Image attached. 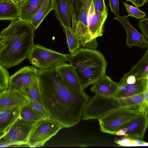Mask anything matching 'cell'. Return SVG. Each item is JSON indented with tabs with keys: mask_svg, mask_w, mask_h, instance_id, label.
<instances>
[{
	"mask_svg": "<svg viewBox=\"0 0 148 148\" xmlns=\"http://www.w3.org/2000/svg\"><path fill=\"white\" fill-rule=\"evenodd\" d=\"M38 76L50 118L59 123L63 128L79 123L82 120L84 108L90 99L89 96L84 90H77L68 85L55 68L38 69Z\"/></svg>",
	"mask_w": 148,
	"mask_h": 148,
	"instance_id": "1",
	"label": "cell"
},
{
	"mask_svg": "<svg viewBox=\"0 0 148 148\" xmlns=\"http://www.w3.org/2000/svg\"><path fill=\"white\" fill-rule=\"evenodd\" d=\"M35 30L28 22L11 21L0 34V65L10 69L28 58L34 45Z\"/></svg>",
	"mask_w": 148,
	"mask_h": 148,
	"instance_id": "2",
	"label": "cell"
},
{
	"mask_svg": "<svg viewBox=\"0 0 148 148\" xmlns=\"http://www.w3.org/2000/svg\"><path fill=\"white\" fill-rule=\"evenodd\" d=\"M66 56L84 90L105 75L107 61L98 50L81 47Z\"/></svg>",
	"mask_w": 148,
	"mask_h": 148,
	"instance_id": "3",
	"label": "cell"
},
{
	"mask_svg": "<svg viewBox=\"0 0 148 148\" xmlns=\"http://www.w3.org/2000/svg\"><path fill=\"white\" fill-rule=\"evenodd\" d=\"M140 108L130 107L118 109L111 111L98 119L100 131L116 135L141 113Z\"/></svg>",
	"mask_w": 148,
	"mask_h": 148,
	"instance_id": "4",
	"label": "cell"
},
{
	"mask_svg": "<svg viewBox=\"0 0 148 148\" xmlns=\"http://www.w3.org/2000/svg\"><path fill=\"white\" fill-rule=\"evenodd\" d=\"M37 122L18 118L0 137V147L12 145H28L29 136Z\"/></svg>",
	"mask_w": 148,
	"mask_h": 148,
	"instance_id": "5",
	"label": "cell"
},
{
	"mask_svg": "<svg viewBox=\"0 0 148 148\" xmlns=\"http://www.w3.org/2000/svg\"><path fill=\"white\" fill-rule=\"evenodd\" d=\"M30 63L40 70L55 68L67 61L66 54L34 45L28 58Z\"/></svg>",
	"mask_w": 148,
	"mask_h": 148,
	"instance_id": "6",
	"label": "cell"
},
{
	"mask_svg": "<svg viewBox=\"0 0 148 148\" xmlns=\"http://www.w3.org/2000/svg\"><path fill=\"white\" fill-rule=\"evenodd\" d=\"M93 0H82L76 23L72 28L78 38L80 47L95 49L98 46L96 39H93L90 32L88 21L89 8Z\"/></svg>",
	"mask_w": 148,
	"mask_h": 148,
	"instance_id": "7",
	"label": "cell"
},
{
	"mask_svg": "<svg viewBox=\"0 0 148 148\" xmlns=\"http://www.w3.org/2000/svg\"><path fill=\"white\" fill-rule=\"evenodd\" d=\"M62 128L59 123L50 118L37 121L29 136L28 145L31 147L43 146Z\"/></svg>",
	"mask_w": 148,
	"mask_h": 148,
	"instance_id": "8",
	"label": "cell"
},
{
	"mask_svg": "<svg viewBox=\"0 0 148 148\" xmlns=\"http://www.w3.org/2000/svg\"><path fill=\"white\" fill-rule=\"evenodd\" d=\"M38 71L33 66L21 68L10 77L8 88L21 91L28 88L38 76Z\"/></svg>",
	"mask_w": 148,
	"mask_h": 148,
	"instance_id": "9",
	"label": "cell"
},
{
	"mask_svg": "<svg viewBox=\"0 0 148 148\" xmlns=\"http://www.w3.org/2000/svg\"><path fill=\"white\" fill-rule=\"evenodd\" d=\"M128 15H124L114 18L122 25L126 31L127 38L125 45L129 48L135 46L142 49L147 48L148 42L143 35L130 24L128 18Z\"/></svg>",
	"mask_w": 148,
	"mask_h": 148,
	"instance_id": "10",
	"label": "cell"
},
{
	"mask_svg": "<svg viewBox=\"0 0 148 148\" xmlns=\"http://www.w3.org/2000/svg\"><path fill=\"white\" fill-rule=\"evenodd\" d=\"M29 99L20 91L8 88L0 93V109L21 107L28 103Z\"/></svg>",
	"mask_w": 148,
	"mask_h": 148,
	"instance_id": "11",
	"label": "cell"
},
{
	"mask_svg": "<svg viewBox=\"0 0 148 148\" xmlns=\"http://www.w3.org/2000/svg\"><path fill=\"white\" fill-rule=\"evenodd\" d=\"M148 126V114L141 113L138 116L124 127V136L129 138L142 139Z\"/></svg>",
	"mask_w": 148,
	"mask_h": 148,
	"instance_id": "12",
	"label": "cell"
},
{
	"mask_svg": "<svg viewBox=\"0 0 148 148\" xmlns=\"http://www.w3.org/2000/svg\"><path fill=\"white\" fill-rule=\"evenodd\" d=\"M55 16L63 29V25L72 27L71 0H53Z\"/></svg>",
	"mask_w": 148,
	"mask_h": 148,
	"instance_id": "13",
	"label": "cell"
},
{
	"mask_svg": "<svg viewBox=\"0 0 148 148\" xmlns=\"http://www.w3.org/2000/svg\"><path fill=\"white\" fill-rule=\"evenodd\" d=\"M118 86V83L114 82L105 75L93 84L90 91L105 97L114 96Z\"/></svg>",
	"mask_w": 148,
	"mask_h": 148,
	"instance_id": "14",
	"label": "cell"
},
{
	"mask_svg": "<svg viewBox=\"0 0 148 148\" xmlns=\"http://www.w3.org/2000/svg\"><path fill=\"white\" fill-rule=\"evenodd\" d=\"M55 68L68 85L77 90H84L76 72L71 64L65 63Z\"/></svg>",
	"mask_w": 148,
	"mask_h": 148,
	"instance_id": "15",
	"label": "cell"
},
{
	"mask_svg": "<svg viewBox=\"0 0 148 148\" xmlns=\"http://www.w3.org/2000/svg\"><path fill=\"white\" fill-rule=\"evenodd\" d=\"M45 0H25L18 5L20 20L30 22Z\"/></svg>",
	"mask_w": 148,
	"mask_h": 148,
	"instance_id": "16",
	"label": "cell"
},
{
	"mask_svg": "<svg viewBox=\"0 0 148 148\" xmlns=\"http://www.w3.org/2000/svg\"><path fill=\"white\" fill-rule=\"evenodd\" d=\"M21 106L9 109H0V137L18 119Z\"/></svg>",
	"mask_w": 148,
	"mask_h": 148,
	"instance_id": "17",
	"label": "cell"
},
{
	"mask_svg": "<svg viewBox=\"0 0 148 148\" xmlns=\"http://www.w3.org/2000/svg\"><path fill=\"white\" fill-rule=\"evenodd\" d=\"M108 11V10L103 12L95 10V13L88 24L89 30L93 39H96L103 35L104 24Z\"/></svg>",
	"mask_w": 148,
	"mask_h": 148,
	"instance_id": "18",
	"label": "cell"
},
{
	"mask_svg": "<svg viewBox=\"0 0 148 148\" xmlns=\"http://www.w3.org/2000/svg\"><path fill=\"white\" fill-rule=\"evenodd\" d=\"M145 79H136V82L133 84L126 86L119 85L118 90L114 97L123 98L131 96L144 92Z\"/></svg>",
	"mask_w": 148,
	"mask_h": 148,
	"instance_id": "19",
	"label": "cell"
},
{
	"mask_svg": "<svg viewBox=\"0 0 148 148\" xmlns=\"http://www.w3.org/2000/svg\"><path fill=\"white\" fill-rule=\"evenodd\" d=\"M124 75H134L136 79L148 77V47L141 58L132 67L129 72Z\"/></svg>",
	"mask_w": 148,
	"mask_h": 148,
	"instance_id": "20",
	"label": "cell"
},
{
	"mask_svg": "<svg viewBox=\"0 0 148 148\" xmlns=\"http://www.w3.org/2000/svg\"><path fill=\"white\" fill-rule=\"evenodd\" d=\"M20 19L18 5L14 2H0V20L15 21Z\"/></svg>",
	"mask_w": 148,
	"mask_h": 148,
	"instance_id": "21",
	"label": "cell"
},
{
	"mask_svg": "<svg viewBox=\"0 0 148 148\" xmlns=\"http://www.w3.org/2000/svg\"><path fill=\"white\" fill-rule=\"evenodd\" d=\"M20 91L26 95L29 99L37 101L45 106L42 88L38 76L28 88Z\"/></svg>",
	"mask_w": 148,
	"mask_h": 148,
	"instance_id": "22",
	"label": "cell"
},
{
	"mask_svg": "<svg viewBox=\"0 0 148 148\" xmlns=\"http://www.w3.org/2000/svg\"><path fill=\"white\" fill-rule=\"evenodd\" d=\"M53 9V0H45L29 23L36 30L48 14Z\"/></svg>",
	"mask_w": 148,
	"mask_h": 148,
	"instance_id": "23",
	"label": "cell"
},
{
	"mask_svg": "<svg viewBox=\"0 0 148 148\" xmlns=\"http://www.w3.org/2000/svg\"><path fill=\"white\" fill-rule=\"evenodd\" d=\"M18 118L29 121H36L46 118L29 103L21 107Z\"/></svg>",
	"mask_w": 148,
	"mask_h": 148,
	"instance_id": "24",
	"label": "cell"
},
{
	"mask_svg": "<svg viewBox=\"0 0 148 148\" xmlns=\"http://www.w3.org/2000/svg\"><path fill=\"white\" fill-rule=\"evenodd\" d=\"M63 30L65 33L69 51L73 53L80 48L79 40L75 35L72 27L63 25Z\"/></svg>",
	"mask_w": 148,
	"mask_h": 148,
	"instance_id": "25",
	"label": "cell"
},
{
	"mask_svg": "<svg viewBox=\"0 0 148 148\" xmlns=\"http://www.w3.org/2000/svg\"><path fill=\"white\" fill-rule=\"evenodd\" d=\"M114 142L121 146H145L146 142L142 139H133L125 136L119 139H116Z\"/></svg>",
	"mask_w": 148,
	"mask_h": 148,
	"instance_id": "26",
	"label": "cell"
},
{
	"mask_svg": "<svg viewBox=\"0 0 148 148\" xmlns=\"http://www.w3.org/2000/svg\"><path fill=\"white\" fill-rule=\"evenodd\" d=\"M9 78L6 68L0 65V93L8 88Z\"/></svg>",
	"mask_w": 148,
	"mask_h": 148,
	"instance_id": "27",
	"label": "cell"
},
{
	"mask_svg": "<svg viewBox=\"0 0 148 148\" xmlns=\"http://www.w3.org/2000/svg\"><path fill=\"white\" fill-rule=\"evenodd\" d=\"M125 8L128 15L131 17H134L136 19H142L146 16L145 12L140 10L138 8L134 7L129 4L122 2Z\"/></svg>",
	"mask_w": 148,
	"mask_h": 148,
	"instance_id": "28",
	"label": "cell"
},
{
	"mask_svg": "<svg viewBox=\"0 0 148 148\" xmlns=\"http://www.w3.org/2000/svg\"><path fill=\"white\" fill-rule=\"evenodd\" d=\"M82 0H71V11L72 17V28L75 26L77 17L80 9Z\"/></svg>",
	"mask_w": 148,
	"mask_h": 148,
	"instance_id": "29",
	"label": "cell"
},
{
	"mask_svg": "<svg viewBox=\"0 0 148 148\" xmlns=\"http://www.w3.org/2000/svg\"><path fill=\"white\" fill-rule=\"evenodd\" d=\"M145 79L144 96L139 110L142 113L148 114V77Z\"/></svg>",
	"mask_w": 148,
	"mask_h": 148,
	"instance_id": "30",
	"label": "cell"
},
{
	"mask_svg": "<svg viewBox=\"0 0 148 148\" xmlns=\"http://www.w3.org/2000/svg\"><path fill=\"white\" fill-rule=\"evenodd\" d=\"M29 103L32 105L45 118H50L51 115L45 107L41 103L29 99Z\"/></svg>",
	"mask_w": 148,
	"mask_h": 148,
	"instance_id": "31",
	"label": "cell"
},
{
	"mask_svg": "<svg viewBox=\"0 0 148 148\" xmlns=\"http://www.w3.org/2000/svg\"><path fill=\"white\" fill-rule=\"evenodd\" d=\"M138 26L142 34L148 42V17L139 20Z\"/></svg>",
	"mask_w": 148,
	"mask_h": 148,
	"instance_id": "32",
	"label": "cell"
},
{
	"mask_svg": "<svg viewBox=\"0 0 148 148\" xmlns=\"http://www.w3.org/2000/svg\"><path fill=\"white\" fill-rule=\"evenodd\" d=\"M108 6L116 16H120L119 0H108Z\"/></svg>",
	"mask_w": 148,
	"mask_h": 148,
	"instance_id": "33",
	"label": "cell"
},
{
	"mask_svg": "<svg viewBox=\"0 0 148 148\" xmlns=\"http://www.w3.org/2000/svg\"><path fill=\"white\" fill-rule=\"evenodd\" d=\"M93 3L95 10L97 11L103 12L108 10L104 0H93Z\"/></svg>",
	"mask_w": 148,
	"mask_h": 148,
	"instance_id": "34",
	"label": "cell"
},
{
	"mask_svg": "<svg viewBox=\"0 0 148 148\" xmlns=\"http://www.w3.org/2000/svg\"><path fill=\"white\" fill-rule=\"evenodd\" d=\"M126 1L131 2L136 7L139 8L144 5L147 2L148 0H126Z\"/></svg>",
	"mask_w": 148,
	"mask_h": 148,
	"instance_id": "35",
	"label": "cell"
},
{
	"mask_svg": "<svg viewBox=\"0 0 148 148\" xmlns=\"http://www.w3.org/2000/svg\"><path fill=\"white\" fill-rule=\"evenodd\" d=\"M13 2L17 5H18L25 0H12Z\"/></svg>",
	"mask_w": 148,
	"mask_h": 148,
	"instance_id": "36",
	"label": "cell"
},
{
	"mask_svg": "<svg viewBox=\"0 0 148 148\" xmlns=\"http://www.w3.org/2000/svg\"><path fill=\"white\" fill-rule=\"evenodd\" d=\"M1 3H11L13 2L12 0H0Z\"/></svg>",
	"mask_w": 148,
	"mask_h": 148,
	"instance_id": "37",
	"label": "cell"
},
{
	"mask_svg": "<svg viewBox=\"0 0 148 148\" xmlns=\"http://www.w3.org/2000/svg\"></svg>",
	"mask_w": 148,
	"mask_h": 148,
	"instance_id": "38",
	"label": "cell"
}]
</instances>
